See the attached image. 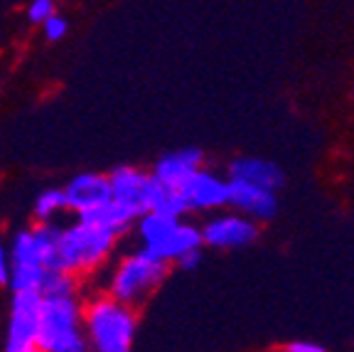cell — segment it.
I'll use <instances>...</instances> for the list:
<instances>
[{"instance_id": "cell-1", "label": "cell", "mask_w": 354, "mask_h": 352, "mask_svg": "<svg viewBox=\"0 0 354 352\" xmlns=\"http://www.w3.org/2000/svg\"><path fill=\"white\" fill-rule=\"evenodd\" d=\"M82 328L91 352H131L138 331V308L94 293L82 303Z\"/></svg>"}, {"instance_id": "cell-2", "label": "cell", "mask_w": 354, "mask_h": 352, "mask_svg": "<svg viewBox=\"0 0 354 352\" xmlns=\"http://www.w3.org/2000/svg\"><path fill=\"white\" fill-rule=\"evenodd\" d=\"M118 239L121 237H116L113 231L82 220L62 227L55 269L66 271L72 276L96 274L101 266H106L111 254L116 252Z\"/></svg>"}, {"instance_id": "cell-3", "label": "cell", "mask_w": 354, "mask_h": 352, "mask_svg": "<svg viewBox=\"0 0 354 352\" xmlns=\"http://www.w3.org/2000/svg\"><path fill=\"white\" fill-rule=\"evenodd\" d=\"M35 347L39 352H91L84 337L79 296L42 298Z\"/></svg>"}, {"instance_id": "cell-4", "label": "cell", "mask_w": 354, "mask_h": 352, "mask_svg": "<svg viewBox=\"0 0 354 352\" xmlns=\"http://www.w3.org/2000/svg\"><path fill=\"white\" fill-rule=\"evenodd\" d=\"M167 274H170V264L138 249V252H131L118 259V264L113 266L109 281H106V293L126 306L138 308L162 286Z\"/></svg>"}, {"instance_id": "cell-5", "label": "cell", "mask_w": 354, "mask_h": 352, "mask_svg": "<svg viewBox=\"0 0 354 352\" xmlns=\"http://www.w3.org/2000/svg\"><path fill=\"white\" fill-rule=\"evenodd\" d=\"M62 227L57 222H35L12 237L8 249L10 264H37L44 269H55L57 244H59Z\"/></svg>"}, {"instance_id": "cell-6", "label": "cell", "mask_w": 354, "mask_h": 352, "mask_svg": "<svg viewBox=\"0 0 354 352\" xmlns=\"http://www.w3.org/2000/svg\"><path fill=\"white\" fill-rule=\"evenodd\" d=\"M199 231H202V244L212 249H241L259 239V225L239 212L212 217Z\"/></svg>"}, {"instance_id": "cell-7", "label": "cell", "mask_w": 354, "mask_h": 352, "mask_svg": "<svg viewBox=\"0 0 354 352\" xmlns=\"http://www.w3.org/2000/svg\"><path fill=\"white\" fill-rule=\"evenodd\" d=\"M39 306H42L39 293H12L10 318H8L6 331V350H20V347L35 345L39 325Z\"/></svg>"}, {"instance_id": "cell-8", "label": "cell", "mask_w": 354, "mask_h": 352, "mask_svg": "<svg viewBox=\"0 0 354 352\" xmlns=\"http://www.w3.org/2000/svg\"><path fill=\"white\" fill-rule=\"evenodd\" d=\"M109 187H111V200L126 207L136 220L143 212H148V185H150V173L140 170L133 166H118L109 173Z\"/></svg>"}, {"instance_id": "cell-9", "label": "cell", "mask_w": 354, "mask_h": 352, "mask_svg": "<svg viewBox=\"0 0 354 352\" xmlns=\"http://www.w3.org/2000/svg\"><path fill=\"white\" fill-rule=\"evenodd\" d=\"M180 193L185 197L189 212H212L229 204V180L219 173L199 168L183 187Z\"/></svg>"}, {"instance_id": "cell-10", "label": "cell", "mask_w": 354, "mask_h": 352, "mask_svg": "<svg viewBox=\"0 0 354 352\" xmlns=\"http://www.w3.org/2000/svg\"><path fill=\"white\" fill-rule=\"evenodd\" d=\"M229 204L254 222H268L278 215V195L243 180H229Z\"/></svg>"}, {"instance_id": "cell-11", "label": "cell", "mask_w": 354, "mask_h": 352, "mask_svg": "<svg viewBox=\"0 0 354 352\" xmlns=\"http://www.w3.org/2000/svg\"><path fill=\"white\" fill-rule=\"evenodd\" d=\"M62 190H64L66 197V209L74 215L88 212V209L99 207V204L111 200L109 177L104 173H79Z\"/></svg>"}, {"instance_id": "cell-12", "label": "cell", "mask_w": 354, "mask_h": 352, "mask_svg": "<svg viewBox=\"0 0 354 352\" xmlns=\"http://www.w3.org/2000/svg\"><path fill=\"white\" fill-rule=\"evenodd\" d=\"M202 163H205V153L199 148H194V146H187V148L160 155V158L155 160L150 175L158 182H162V185L180 190V187L202 168Z\"/></svg>"}, {"instance_id": "cell-13", "label": "cell", "mask_w": 354, "mask_h": 352, "mask_svg": "<svg viewBox=\"0 0 354 352\" xmlns=\"http://www.w3.org/2000/svg\"><path fill=\"white\" fill-rule=\"evenodd\" d=\"M227 180H243V182H251V185H259V187H266V190L278 193L283 187V182H286V175H283V170L273 160L243 155V158H234L232 163H229Z\"/></svg>"}, {"instance_id": "cell-14", "label": "cell", "mask_w": 354, "mask_h": 352, "mask_svg": "<svg viewBox=\"0 0 354 352\" xmlns=\"http://www.w3.org/2000/svg\"><path fill=\"white\" fill-rule=\"evenodd\" d=\"M202 247L205 244H202L199 227L187 225V222H177V227L167 237H162L155 247L143 249V252H148L155 259L165 261V264H175V259H180L185 252H192V249H202Z\"/></svg>"}, {"instance_id": "cell-15", "label": "cell", "mask_w": 354, "mask_h": 352, "mask_svg": "<svg viewBox=\"0 0 354 352\" xmlns=\"http://www.w3.org/2000/svg\"><path fill=\"white\" fill-rule=\"evenodd\" d=\"M77 220L104 227V229L113 231L116 237H123V234L136 225V217H133L126 207L113 202V200H109V202L99 204V207H94V209H88V212H82V215H77Z\"/></svg>"}, {"instance_id": "cell-16", "label": "cell", "mask_w": 354, "mask_h": 352, "mask_svg": "<svg viewBox=\"0 0 354 352\" xmlns=\"http://www.w3.org/2000/svg\"><path fill=\"white\" fill-rule=\"evenodd\" d=\"M148 212H160V215L180 217V220H183L189 209H187V204H185V197H183V193H180V190L162 185V182H158L153 175H150Z\"/></svg>"}, {"instance_id": "cell-17", "label": "cell", "mask_w": 354, "mask_h": 352, "mask_svg": "<svg viewBox=\"0 0 354 352\" xmlns=\"http://www.w3.org/2000/svg\"><path fill=\"white\" fill-rule=\"evenodd\" d=\"M47 269L37 264H10L8 288L12 293H39Z\"/></svg>"}, {"instance_id": "cell-18", "label": "cell", "mask_w": 354, "mask_h": 352, "mask_svg": "<svg viewBox=\"0 0 354 352\" xmlns=\"http://www.w3.org/2000/svg\"><path fill=\"white\" fill-rule=\"evenodd\" d=\"M64 212H69V209H66V197L62 187H47L35 200V207H32L35 222H55Z\"/></svg>"}, {"instance_id": "cell-19", "label": "cell", "mask_w": 354, "mask_h": 352, "mask_svg": "<svg viewBox=\"0 0 354 352\" xmlns=\"http://www.w3.org/2000/svg\"><path fill=\"white\" fill-rule=\"evenodd\" d=\"M42 298H66V296H79V276L66 274L59 269H47L39 288Z\"/></svg>"}, {"instance_id": "cell-20", "label": "cell", "mask_w": 354, "mask_h": 352, "mask_svg": "<svg viewBox=\"0 0 354 352\" xmlns=\"http://www.w3.org/2000/svg\"><path fill=\"white\" fill-rule=\"evenodd\" d=\"M50 15H55V3L52 0H32L28 8V17L32 22H39L42 25Z\"/></svg>"}, {"instance_id": "cell-21", "label": "cell", "mask_w": 354, "mask_h": 352, "mask_svg": "<svg viewBox=\"0 0 354 352\" xmlns=\"http://www.w3.org/2000/svg\"><path fill=\"white\" fill-rule=\"evenodd\" d=\"M44 25V37L47 39H52V42H57V39H62L66 35V20L64 17H59V15H50L47 20L42 22Z\"/></svg>"}, {"instance_id": "cell-22", "label": "cell", "mask_w": 354, "mask_h": 352, "mask_svg": "<svg viewBox=\"0 0 354 352\" xmlns=\"http://www.w3.org/2000/svg\"><path fill=\"white\" fill-rule=\"evenodd\" d=\"M202 261V249H192V252H185L180 259H175V266L183 271H194Z\"/></svg>"}, {"instance_id": "cell-23", "label": "cell", "mask_w": 354, "mask_h": 352, "mask_svg": "<svg viewBox=\"0 0 354 352\" xmlns=\"http://www.w3.org/2000/svg\"><path fill=\"white\" fill-rule=\"evenodd\" d=\"M286 352H327L322 345L317 342H308V340H295V342H288Z\"/></svg>"}, {"instance_id": "cell-24", "label": "cell", "mask_w": 354, "mask_h": 352, "mask_svg": "<svg viewBox=\"0 0 354 352\" xmlns=\"http://www.w3.org/2000/svg\"><path fill=\"white\" fill-rule=\"evenodd\" d=\"M8 274H10V256H8V249L0 242V286H8Z\"/></svg>"}, {"instance_id": "cell-25", "label": "cell", "mask_w": 354, "mask_h": 352, "mask_svg": "<svg viewBox=\"0 0 354 352\" xmlns=\"http://www.w3.org/2000/svg\"><path fill=\"white\" fill-rule=\"evenodd\" d=\"M6 352H39V350L32 345V347H20V350H6Z\"/></svg>"}]
</instances>
